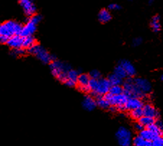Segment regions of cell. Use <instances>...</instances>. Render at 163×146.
<instances>
[{
    "instance_id": "cell-37",
    "label": "cell",
    "mask_w": 163,
    "mask_h": 146,
    "mask_svg": "<svg viewBox=\"0 0 163 146\" xmlns=\"http://www.w3.org/2000/svg\"><path fill=\"white\" fill-rule=\"evenodd\" d=\"M8 40V38L5 37V36L0 35V43H7Z\"/></svg>"
},
{
    "instance_id": "cell-28",
    "label": "cell",
    "mask_w": 163,
    "mask_h": 146,
    "mask_svg": "<svg viewBox=\"0 0 163 146\" xmlns=\"http://www.w3.org/2000/svg\"><path fill=\"white\" fill-rule=\"evenodd\" d=\"M147 128H149V129L151 131H152L153 133L157 136V137H158V136L163 135V130L159 128V127L155 123L151 124V125L149 126Z\"/></svg>"
},
{
    "instance_id": "cell-14",
    "label": "cell",
    "mask_w": 163,
    "mask_h": 146,
    "mask_svg": "<svg viewBox=\"0 0 163 146\" xmlns=\"http://www.w3.org/2000/svg\"><path fill=\"white\" fill-rule=\"evenodd\" d=\"M23 37H22L20 35H13L12 37L9 38L7 44L11 48L17 49L23 48Z\"/></svg>"
},
{
    "instance_id": "cell-35",
    "label": "cell",
    "mask_w": 163,
    "mask_h": 146,
    "mask_svg": "<svg viewBox=\"0 0 163 146\" xmlns=\"http://www.w3.org/2000/svg\"><path fill=\"white\" fill-rule=\"evenodd\" d=\"M141 43H142V39H141V38H136L132 41V45L133 46H134V47L139 46Z\"/></svg>"
},
{
    "instance_id": "cell-33",
    "label": "cell",
    "mask_w": 163,
    "mask_h": 146,
    "mask_svg": "<svg viewBox=\"0 0 163 146\" xmlns=\"http://www.w3.org/2000/svg\"><path fill=\"white\" fill-rule=\"evenodd\" d=\"M89 76L92 79H99L101 78V74L98 70H92V71H90Z\"/></svg>"
},
{
    "instance_id": "cell-4",
    "label": "cell",
    "mask_w": 163,
    "mask_h": 146,
    "mask_svg": "<svg viewBox=\"0 0 163 146\" xmlns=\"http://www.w3.org/2000/svg\"><path fill=\"white\" fill-rule=\"evenodd\" d=\"M28 52L30 54L35 55L43 63H48L52 61V55L43 47L39 45L35 44L28 49Z\"/></svg>"
},
{
    "instance_id": "cell-29",
    "label": "cell",
    "mask_w": 163,
    "mask_h": 146,
    "mask_svg": "<svg viewBox=\"0 0 163 146\" xmlns=\"http://www.w3.org/2000/svg\"><path fill=\"white\" fill-rule=\"evenodd\" d=\"M131 117L134 120H139L141 117L143 116V111L142 108H138L131 110Z\"/></svg>"
},
{
    "instance_id": "cell-10",
    "label": "cell",
    "mask_w": 163,
    "mask_h": 146,
    "mask_svg": "<svg viewBox=\"0 0 163 146\" xmlns=\"http://www.w3.org/2000/svg\"><path fill=\"white\" fill-rule=\"evenodd\" d=\"M79 75V74L77 71L70 69L67 72L64 83L67 86H69V87H74V86H75L77 84V78H78Z\"/></svg>"
},
{
    "instance_id": "cell-31",
    "label": "cell",
    "mask_w": 163,
    "mask_h": 146,
    "mask_svg": "<svg viewBox=\"0 0 163 146\" xmlns=\"http://www.w3.org/2000/svg\"><path fill=\"white\" fill-rule=\"evenodd\" d=\"M26 53V49L23 48H20L17 49H13V51H12L11 55H12L13 56H21L23 55Z\"/></svg>"
},
{
    "instance_id": "cell-8",
    "label": "cell",
    "mask_w": 163,
    "mask_h": 146,
    "mask_svg": "<svg viewBox=\"0 0 163 146\" xmlns=\"http://www.w3.org/2000/svg\"><path fill=\"white\" fill-rule=\"evenodd\" d=\"M36 27L37 24L33 22L30 18H28L26 25L23 26L20 35L23 38L28 37V36H33V35L35 33L36 30Z\"/></svg>"
},
{
    "instance_id": "cell-24",
    "label": "cell",
    "mask_w": 163,
    "mask_h": 146,
    "mask_svg": "<svg viewBox=\"0 0 163 146\" xmlns=\"http://www.w3.org/2000/svg\"><path fill=\"white\" fill-rule=\"evenodd\" d=\"M154 122L155 120L154 118H149V117L147 116H142L139 120V123H141L144 127H147V128H148V127L150 126L151 124H154Z\"/></svg>"
},
{
    "instance_id": "cell-27",
    "label": "cell",
    "mask_w": 163,
    "mask_h": 146,
    "mask_svg": "<svg viewBox=\"0 0 163 146\" xmlns=\"http://www.w3.org/2000/svg\"><path fill=\"white\" fill-rule=\"evenodd\" d=\"M108 81H109L110 84H111V86L113 85H121L122 84V80L121 78H119L118 76H116L115 74H113L110 75L109 77H108Z\"/></svg>"
},
{
    "instance_id": "cell-15",
    "label": "cell",
    "mask_w": 163,
    "mask_h": 146,
    "mask_svg": "<svg viewBox=\"0 0 163 146\" xmlns=\"http://www.w3.org/2000/svg\"><path fill=\"white\" fill-rule=\"evenodd\" d=\"M142 111L143 116L149 117V118L154 119L158 118L159 117L158 111L150 104H147V105H143Z\"/></svg>"
},
{
    "instance_id": "cell-30",
    "label": "cell",
    "mask_w": 163,
    "mask_h": 146,
    "mask_svg": "<svg viewBox=\"0 0 163 146\" xmlns=\"http://www.w3.org/2000/svg\"><path fill=\"white\" fill-rule=\"evenodd\" d=\"M0 35L5 36V37L7 38L8 39L12 37L11 34L9 33L8 29L7 28V27H6L5 23L0 25Z\"/></svg>"
},
{
    "instance_id": "cell-16",
    "label": "cell",
    "mask_w": 163,
    "mask_h": 146,
    "mask_svg": "<svg viewBox=\"0 0 163 146\" xmlns=\"http://www.w3.org/2000/svg\"><path fill=\"white\" fill-rule=\"evenodd\" d=\"M119 64L123 67L124 70H125L126 73H127V76L129 77H133L134 76H135L137 71L134 65L131 63L130 61L127 60H122L120 61Z\"/></svg>"
},
{
    "instance_id": "cell-2",
    "label": "cell",
    "mask_w": 163,
    "mask_h": 146,
    "mask_svg": "<svg viewBox=\"0 0 163 146\" xmlns=\"http://www.w3.org/2000/svg\"><path fill=\"white\" fill-rule=\"evenodd\" d=\"M50 69L54 76L61 82H64L67 72L70 70L71 67L68 63L55 60L50 63Z\"/></svg>"
},
{
    "instance_id": "cell-32",
    "label": "cell",
    "mask_w": 163,
    "mask_h": 146,
    "mask_svg": "<svg viewBox=\"0 0 163 146\" xmlns=\"http://www.w3.org/2000/svg\"><path fill=\"white\" fill-rule=\"evenodd\" d=\"M152 146H163V135L158 136L152 141Z\"/></svg>"
},
{
    "instance_id": "cell-34",
    "label": "cell",
    "mask_w": 163,
    "mask_h": 146,
    "mask_svg": "<svg viewBox=\"0 0 163 146\" xmlns=\"http://www.w3.org/2000/svg\"><path fill=\"white\" fill-rule=\"evenodd\" d=\"M108 9H109L110 10H113V11L119 10V9H121V6L116 3H112L108 6Z\"/></svg>"
},
{
    "instance_id": "cell-25",
    "label": "cell",
    "mask_w": 163,
    "mask_h": 146,
    "mask_svg": "<svg viewBox=\"0 0 163 146\" xmlns=\"http://www.w3.org/2000/svg\"><path fill=\"white\" fill-rule=\"evenodd\" d=\"M108 93L111 95H118L123 93V88L121 85H113L110 86Z\"/></svg>"
},
{
    "instance_id": "cell-40",
    "label": "cell",
    "mask_w": 163,
    "mask_h": 146,
    "mask_svg": "<svg viewBox=\"0 0 163 146\" xmlns=\"http://www.w3.org/2000/svg\"><path fill=\"white\" fill-rule=\"evenodd\" d=\"M148 1H149V3H152V2H153V0H148Z\"/></svg>"
},
{
    "instance_id": "cell-38",
    "label": "cell",
    "mask_w": 163,
    "mask_h": 146,
    "mask_svg": "<svg viewBox=\"0 0 163 146\" xmlns=\"http://www.w3.org/2000/svg\"><path fill=\"white\" fill-rule=\"evenodd\" d=\"M19 1L20 2H26V1H29V0H19Z\"/></svg>"
},
{
    "instance_id": "cell-39",
    "label": "cell",
    "mask_w": 163,
    "mask_h": 146,
    "mask_svg": "<svg viewBox=\"0 0 163 146\" xmlns=\"http://www.w3.org/2000/svg\"><path fill=\"white\" fill-rule=\"evenodd\" d=\"M161 80H162L163 81V74L162 75V76H161Z\"/></svg>"
},
{
    "instance_id": "cell-23",
    "label": "cell",
    "mask_w": 163,
    "mask_h": 146,
    "mask_svg": "<svg viewBox=\"0 0 163 146\" xmlns=\"http://www.w3.org/2000/svg\"><path fill=\"white\" fill-rule=\"evenodd\" d=\"M96 103H97V105L102 109H107L110 107V105L109 101L106 99V97H99L98 98V99H97Z\"/></svg>"
},
{
    "instance_id": "cell-1",
    "label": "cell",
    "mask_w": 163,
    "mask_h": 146,
    "mask_svg": "<svg viewBox=\"0 0 163 146\" xmlns=\"http://www.w3.org/2000/svg\"><path fill=\"white\" fill-rule=\"evenodd\" d=\"M111 86L109 81L106 78H99V79H92L90 78L89 83V89L94 95L102 96L108 93Z\"/></svg>"
},
{
    "instance_id": "cell-17",
    "label": "cell",
    "mask_w": 163,
    "mask_h": 146,
    "mask_svg": "<svg viewBox=\"0 0 163 146\" xmlns=\"http://www.w3.org/2000/svg\"><path fill=\"white\" fill-rule=\"evenodd\" d=\"M96 106V101L91 96H86V97H85L84 99L82 101V107L85 110L91 112L93 109H95Z\"/></svg>"
},
{
    "instance_id": "cell-20",
    "label": "cell",
    "mask_w": 163,
    "mask_h": 146,
    "mask_svg": "<svg viewBox=\"0 0 163 146\" xmlns=\"http://www.w3.org/2000/svg\"><path fill=\"white\" fill-rule=\"evenodd\" d=\"M150 25L154 32H158L160 31L161 29V25H160V17L159 15H156V16L152 17L150 22Z\"/></svg>"
},
{
    "instance_id": "cell-21",
    "label": "cell",
    "mask_w": 163,
    "mask_h": 146,
    "mask_svg": "<svg viewBox=\"0 0 163 146\" xmlns=\"http://www.w3.org/2000/svg\"><path fill=\"white\" fill-rule=\"evenodd\" d=\"M139 135L149 141H152L153 140L157 137L149 128H147V129H143L141 131H140V135Z\"/></svg>"
},
{
    "instance_id": "cell-6",
    "label": "cell",
    "mask_w": 163,
    "mask_h": 146,
    "mask_svg": "<svg viewBox=\"0 0 163 146\" xmlns=\"http://www.w3.org/2000/svg\"><path fill=\"white\" fill-rule=\"evenodd\" d=\"M105 97L109 101L110 105L116 107L124 106L125 104L127 103L128 98H129V97L124 93L118 95H111L108 93L105 95Z\"/></svg>"
},
{
    "instance_id": "cell-5",
    "label": "cell",
    "mask_w": 163,
    "mask_h": 146,
    "mask_svg": "<svg viewBox=\"0 0 163 146\" xmlns=\"http://www.w3.org/2000/svg\"><path fill=\"white\" fill-rule=\"evenodd\" d=\"M116 140L121 146H130L132 143V135L129 129L121 127L116 134Z\"/></svg>"
},
{
    "instance_id": "cell-26",
    "label": "cell",
    "mask_w": 163,
    "mask_h": 146,
    "mask_svg": "<svg viewBox=\"0 0 163 146\" xmlns=\"http://www.w3.org/2000/svg\"><path fill=\"white\" fill-rule=\"evenodd\" d=\"M114 74L119 78H121V79H123V78H126L127 77V73H126L125 70H124L123 67H122L120 64H118L115 68Z\"/></svg>"
},
{
    "instance_id": "cell-3",
    "label": "cell",
    "mask_w": 163,
    "mask_h": 146,
    "mask_svg": "<svg viewBox=\"0 0 163 146\" xmlns=\"http://www.w3.org/2000/svg\"><path fill=\"white\" fill-rule=\"evenodd\" d=\"M123 92L129 97H137L139 99H144L147 97L146 94L141 91L134 83L132 78H127L123 83Z\"/></svg>"
},
{
    "instance_id": "cell-36",
    "label": "cell",
    "mask_w": 163,
    "mask_h": 146,
    "mask_svg": "<svg viewBox=\"0 0 163 146\" xmlns=\"http://www.w3.org/2000/svg\"><path fill=\"white\" fill-rule=\"evenodd\" d=\"M134 128H135V129L137 130V131H141V130H142L143 129H144V127L142 124H141V123H139V122H137V124H135V125H134Z\"/></svg>"
},
{
    "instance_id": "cell-12",
    "label": "cell",
    "mask_w": 163,
    "mask_h": 146,
    "mask_svg": "<svg viewBox=\"0 0 163 146\" xmlns=\"http://www.w3.org/2000/svg\"><path fill=\"white\" fill-rule=\"evenodd\" d=\"M143 107V102L141 99L137 97H129L127 103L125 104L126 110H133V109L141 108Z\"/></svg>"
},
{
    "instance_id": "cell-19",
    "label": "cell",
    "mask_w": 163,
    "mask_h": 146,
    "mask_svg": "<svg viewBox=\"0 0 163 146\" xmlns=\"http://www.w3.org/2000/svg\"><path fill=\"white\" fill-rule=\"evenodd\" d=\"M111 20V15L108 9H103L98 14V20L102 23H106Z\"/></svg>"
},
{
    "instance_id": "cell-18",
    "label": "cell",
    "mask_w": 163,
    "mask_h": 146,
    "mask_svg": "<svg viewBox=\"0 0 163 146\" xmlns=\"http://www.w3.org/2000/svg\"><path fill=\"white\" fill-rule=\"evenodd\" d=\"M134 146H152V141H147L140 135L135 137L133 140Z\"/></svg>"
},
{
    "instance_id": "cell-22",
    "label": "cell",
    "mask_w": 163,
    "mask_h": 146,
    "mask_svg": "<svg viewBox=\"0 0 163 146\" xmlns=\"http://www.w3.org/2000/svg\"><path fill=\"white\" fill-rule=\"evenodd\" d=\"M36 44V40L33 36H28V37L23 38V48L25 49L30 48L32 46Z\"/></svg>"
},
{
    "instance_id": "cell-7",
    "label": "cell",
    "mask_w": 163,
    "mask_h": 146,
    "mask_svg": "<svg viewBox=\"0 0 163 146\" xmlns=\"http://www.w3.org/2000/svg\"><path fill=\"white\" fill-rule=\"evenodd\" d=\"M134 83L135 86L140 90L141 91H142L143 93L147 94L149 93L152 89V85H151L150 82L147 79L141 78H137L133 79Z\"/></svg>"
},
{
    "instance_id": "cell-13",
    "label": "cell",
    "mask_w": 163,
    "mask_h": 146,
    "mask_svg": "<svg viewBox=\"0 0 163 146\" xmlns=\"http://www.w3.org/2000/svg\"><path fill=\"white\" fill-rule=\"evenodd\" d=\"M20 5L22 6L24 13L28 17H31L35 15L36 12V7L33 4V0H29V1L22 2H20Z\"/></svg>"
},
{
    "instance_id": "cell-11",
    "label": "cell",
    "mask_w": 163,
    "mask_h": 146,
    "mask_svg": "<svg viewBox=\"0 0 163 146\" xmlns=\"http://www.w3.org/2000/svg\"><path fill=\"white\" fill-rule=\"evenodd\" d=\"M5 25L8 29L9 33L11 34L12 37L13 35H20L22 30L23 25L20 23L16 22V21L9 20L7 22H5Z\"/></svg>"
},
{
    "instance_id": "cell-9",
    "label": "cell",
    "mask_w": 163,
    "mask_h": 146,
    "mask_svg": "<svg viewBox=\"0 0 163 146\" xmlns=\"http://www.w3.org/2000/svg\"><path fill=\"white\" fill-rule=\"evenodd\" d=\"M90 78L89 75L85 74H81L79 75L78 78H77V84H78V88L81 91L88 92L90 91L89 89V83H90Z\"/></svg>"
}]
</instances>
